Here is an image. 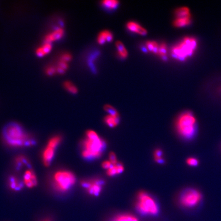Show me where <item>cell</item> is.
<instances>
[{
  "instance_id": "23",
  "label": "cell",
  "mask_w": 221,
  "mask_h": 221,
  "mask_svg": "<svg viewBox=\"0 0 221 221\" xmlns=\"http://www.w3.org/2000/svg\"><path fill=\"white\" fill-rule=\"evenodd\" d=\"M51 49V45L50 43L47 42L40 49H39L37 51V54L39 56H43L45 54L49 53Z\"/></svg>"
},
{
  "instance_id": "1",
  "label": "cell",
  "mask_w": 221,
  "mask_h": 221,
  "mask_svg": "<svg viewBox=\"0 0 221 221\" xmlns=\"http://www.w3.org/2000/svg\"><path fill=\"white\" fill-rule=\"evenodd\" d=\"M5 143L13 148L31 147L36 144L34 138L17 123H11L5 126L2 131Z\"/></svg>"
},
{
  "instance_id": "24",
  "label": "cell",
  "mask_w": 221,
  "mask_h": 221,
  "mask_svg": "<svg viewBox=\"0 0 221 221\" xmlns=\"http://www.w3.org/2000/svg\"><path fill=\"white\" fill-rule=\"evenodd\" d=\"M63 31L61 29L55 31L53 34H51L47 38V42L50 43L51 40H57L60 39L63 35Z\"/></svg>"
},
{
  "instance_id": "28",
  "label": "cell",
  "mask_w": 221,
  "mask_h": 221,
  "mask_svg": "<svg viewBox=\"0 0 221 221\" xmlns=\"http://www.w3.org/2000/svg\"><path fill=\"white\" fill-rule=\"evenodd\" d=\"M104 109L109 115L113 116H119L118 112L116 111L115 108H113L112 106L107 104L104 107Z\"/></svg>"
},
{
  "instance_id": "26",
  "label": "cell",
  "mask_w": 221,
  "mask_h": 221,
  "mask_svg": "<svg viewBox=\"0 0 221 221\" xmlns=\"http://www.w3.org/2000/svg\"><path fill=\"white\" fill-rule=\"evenodd\" d=\"M102 4L108 8L115 9L118 5L119 2L116 0H105L102 2Z\"/></svg>"
},
{
  "instance_id": "17",
  "label": "cell",
  "mask_w": 221,
  "mask_h": 221,
  "mask_svg": "<svg viewBox=\"0 0 221 221\" xmlns=\"http://www.w3.org/2000/svg\"><path fill=\"white\" fill-rule=\"evenodd\" d=\"M124 170V167L123 164L118 163L116 164L113 165L111 168L108 170L107 173L109 176H114L123 172Z\"/></svg>"
},
{
  "instance_id": "9",
  "label": "cell",
  "mask_w": 221,
  "mask_h": 221,
  "mask_svg": "<svg viewBox=\"0 0 221 221\" xmlns=\"http://www.w3.org/2000/svg\"><path fill=\"white\" fill-rule=\"evenodd\" d=\"M23 183L26 187L32 188L38 184V180L36 175L31 168H28L24 172Z\"/></svg>"
},
{
  "instance_id": "13",
  "label": "cell",
  "mask_w": 221,
  "mask_h": 221,
  "mask_svg": "<svg viewBox=\"0 0 221 221\" xmlns=\"http://www.w3.org/2000/svg\"><path fill=\"white\" fill-rule=\"evenodd\" d=\"M14 164L17 170H20L24 166L30 168L29 161L25 156L23 155H20L16 157L14 160Z\"/></svg>"
},
{
  "instance_id": "15",
  "label": "cell",
  "mask_w": 221,
  "mask_h": 221,
  "mask_svg": "<svg viewBox=\"0 0 221 221\" xmlns=\"http://www.w3.org/2000/svg\"><path fill=\"white\" fill-rule=\"evenodd\" d=\"M110 221H139V220L133 214L126 213L118 214L111 218Z\"/></svg>"
},
{
  "instance_id": "27",
  "label": "cell",
  "mask_w": 221,
  "mask_h": 221,
  "mask_svg": "<svg viewBox=\"0 0 221 221\" xmlns=\"http://www.w3.org/2000/svg\"><path fill=\"white\" fill-rule=\"evenodd\" d=\"M155 160L159 164L164 163V160L162 158V152L159 149L156 150L154 153Z\"/></svg>"
},
{
  "instance_id": "2",
  "label": "cell",
  "mask_w": 221,
  "mask_h": 221,
  "mask_svg": "<svg viewBox=\"0 0 221 221\" xmlns=\"http://www.w3.org/2000/svg\"><path fill=\"white\" fill-rule=\"evenodd\" d=\"M82 155L86 160H94L102 156L106 143L95 131L89 130L82 143Z\"/></svg>"
},
{
  "instance_id": "33",
  "label": "cell",
  "mask_w": 221,
  "mask_h": 221,
  "mask_svg": "<svg viewBox=\"0 0 221 221\" xmlns=\"http://www.w3.org/2000/svg\"><path fill=\"white\" fill-rule=\"evenodd\" d=\"M113 165V164H112V163L110 161H105L102 163V167L108 170L111 168Z\"/></svg>"
},
{
  "instance_id": "18",
  "label": "cell",
  "mask_w": 221,
  "mask_h": 221,
  "mask_svg": "<svg viewBox=\"0 0 221 221\" xmlns=\"http://www.w3.org/2000/svg\"><path fill=\"white\" fill-rule=\"evenodd\" d=\"M104 121L108 126L110 128H114L119 124V116H113L108 114L104 118Z\"/></svg>"
},
{
  "instance_id": "5",
  "label": "cell",
  "mask_w": 221,
  "mask_h": 221,
  "mask_svg": "<svg viewBox=\"0 0 221 221\" xmlns=\"http://www.w3.org/2000/svg\"><path fill=\"white\" fill-rule=\"evenodd\" d=\"M136 208L140 213L144 216H156L159 210L156 201L145 192L138 193Z\"/></svg>"
},
{
  "instance_id": "30",
  "label": "cell",
  "mask_w": 221,
  "mask_h": 221,
  "mask_svg": "<svg viewBox=\"0 0 221 221\" xmlns=\"http://www.w3.org/2000/svg\"><path fill=\"white\" fill-rule=\"evenodd\" d=\"M36 221H56L54 216L47 214L45 216H43L36 220Z\"/></svg>"
},
{
  "instance_id": "7",
  "label": "cell",
  "mask_w": 221,
  "mask_h": 221,
  "mask_svg": "<svg viewBox=\"0 0 221 221\" xmlns=\"http://www.w3.org/2000/svg\"><path fill=\"white\" fill-rule=\"evenodd\" d=\"M201 192L195 188H188L184 190L179 197L180 204L187 209L196 208L203 200Z\"/></svg>"
},
{
  "instance_id": "3",
  "label": "cell",
  "mask_w": 221,
  "mask_h": 221,
  "mask_svg": "<svg viewBox=\"0 0 221 221\" xmlns=\"http://www.w3.org/2000/svg\"><path fill=\"white\" fill-rule=\"evenodd\" d=\"M176 129L179 135L185 140H192L196 137L198 131L197 121L192 112H184L176 121Z\"/></svg>"
},
{
  "instance_id": "12",
  "label": "cell",
  "mask_w": 221,
  "mask_h": 221,
  "mask_svg": "<svg viewBox=\"0 0 221 221\" xmlns=\"http://www.w3.org/2000/svg\"><path fill=\"white\" fill-rule=\"evenodd\" d=\"M127 26L128 29L131 32H135L141 35H145L147 34V31L145 28L134 22L128 23Z\"/></svg>"
},
{
  "instance_id": "14",
  "label": "cell",
  "mask_w": 221,
  "mask_h": 221,
  "mask_svg": "<svg viewBox=\"0 0 221 221\" xmlns=\"http://www.w3.org/2000/svg\"><path fill=\"white\" fill-rule=\"evenodd\" d=\"M113 39V34L108 30H104L99 34L97 42L100 45L104 44L106 42H110Z\"/></svg>"
},
{
  "instance_id": "11",
  "label": "cell",
  "mask_w": 221,
  "mask_h": 221,
  "mask_svg": "<svg viewBox=\"0 0 221 221\" xmlns=\"http://www.w3.org/2000/svg\"><path fill=\"white\" fill-rule=\"evenodd\" d=\"M24 183L15 176H11L9 178L8 186L10 189L14 192L19 191L24 187Z\"/></svg>"
},
{
  "instance_id": "16",
  "label": "cell",
  "mask_w": 221,
  "mask_h": 221,
  "mask_svg": "<svg viewBox=\"0 0 221 221\" xmlns=\"http://www.w3.org/2000/svg\"><path fill=\"white\" fill-rule=\"evenodd\" d=\"M192 22L191 15H188L187 17L183 18H176L174 22V25L176 27H183L187 26L191 24Z\"/></svg>"
},
{
  "instance_id": "8",
  "label": "cell",
  "mask_w": 221,
  "mask_h": 221,
  "mask_svg": "<svg viewBox=\"0 0 221 221\" xmlns=\"http://www.w3.org/2000/svg\"><path fill=\"white\" fill-rule=\"evenodd\" d=\"M81 184L89 195L97 197L102 192L103 187L104 185V181L98 179L86 180L82 181Z\"/></svg>"
},
{
  "instance_id": "20",
  "label": "cell",
  "mask_w": 221,
  "mask_h": 221,
  "mask_svg": "<svg viewBox=\"0 0 221 221\" xmlns=\"http://www.w3.org/2000/svg\"><path fill=\"white\" fill-rule=\"evenodd\" d=\"M61 140H62L61 137L59 135H56L49 139L47 145L56 149L60 143H61Z\"/></svg>"
},
{
  "instance_id": "22",
  "label": "cell",
  "mask_w": 221,
  "mask_h": 221,
  "mask_svg": "<svg viewBox=\"0 0 221 221\" xmlns=\"http://www.w3.org/2000/svg\"><path fill=\"white\" fill-rule=\"evenodd\" d=\"M147 49L150 51L155 54H158L159 45L154 41H148L146 44Z\"/></svg>"
},
{
  "instance_id": "31",
  "label": "cell",
  "mask_w": 221,
  "mask_h": 221,
  "mask_svg": "<svg viewBox=\"0 0 221 221\" xmlns=\"http://www.w3.org/2000/svg\"><path fill=\"white\" fill-rule=\"evenodd\" d=\"M65 86L66 89L72 93H76L77 92V89L74 86L71 84V82H66Z\"/></svg>"
},
{
  "instance_id": "25",
  "label": "cell",
  "mask_w": 221,
  "mask_h": 221,
  "mask_svg": "<svg viewBox=\"0 0 221 221\" xmlns=\"http://www.w3.org/2000/svg\"><path fill=\"white\" fill-rule=\"evenodd\" d=\"M167 46L165 44L163 43L159 45L158 54L163 60L166 61L167 60Z\"/></svg>"
},
{
  "instance_id": "29",
  "label": "cell",
  "mask_w": 221,
  "mask_h": 221,
  "mask_svg": "<svg viewBox=\"0 0 221 221\" xmlns=\"http://www.w3.org/2000/svg\"><path fill=\"white\" fill-rule=\"evenodd\" d=\"M187 163L188 166L195 167L199 165V162L198 159L196 158L189 157L187 159Z\"/></svg>"
},
{
  "instance_id": "6",
  "label": "cell",
  "mask_w": 221,
  "mask_h": 221,
  "mask_svg": "<svg viewBox=\"0 0 221 221\" xmlns=\"http://www.w3.org/2000/svg\"><path fill=\"white\" fill-rule=\"evenodd\" d=\"M196 39L192 37H186L172 49L173 57L184 61L192 55L197 48Z\"/></svg>"
},
{
  "instance_id": "19",
  "label": "cell",
  "mask_w": 221,
  "mask_h": 221,
  "mask_svg": "<svg viewBox=\"0 0 221 221\" xmlns=\"http://www.w3.org/2000/svg\"><path fill=\"white\" fill-rule=\"evenodd\" d=\"M116 46L118 50V53L120 57L125 59L128 56V51L122 42L117 41L116 43Z\"/></svg>"
},
{
  "instance_id": "4",
  "label": "cell",
  "mask_w": 221,
  "mask_h": 221,
  "mask_svg": "<svg viewBox=\"0 0 221 221\" xmlns=\"http://www.w3.org/2000/svg\"><path fill=\"white\" fill-rule=\"evenodd\" d=\"M76 177L71 171L61 170L54 173L52 179V185L55 191L60 193H66L73 187Z\"/></svg>"
},
{
  "instance_id": "10",
  "label": "cell",
  "mask_w": 221,
  "mask_h": 221,
  "mask_svg": "<svg viewBox=\"0 0 221 221\" xmlns=\"http://www.w3.org/2000/svg\"><path fill=\"white\" fill-rule=\"evenodd\" d=\"M55 149L50 146H47L42 153V161L46 166H49L54 158Z\"/></svg>"
},
{
  "instance_id": "32",
  "label": "cell",
  "mask_w": 221,
  "mask_h": 221,
  "mask_svg": "<svg viewBox=\"0 0 221 221\" xmlns=\"http://www.w3.org/2000/svg\"><path fill=\"white\" fill-rule=\"evenodd\" d=\"M109 161H110L112 163V164H113V165H115V164H116L118 163V162H117V158H116V157L115 155L113 152H111L110 153V155H109Z\"/></svg>"
},
{
  "instance_id": "21",
  "label": "cell",
  "mask_w": 221,
  "mask_h": 221,
  "mask_svg": "<svg viewBox=\"0 0 221 221\" xmlns=\"http://www.w3.org/2000/svg\"><path fill=\"white\" fill-rule=\"evenodd\" d=\"M175 14L177 18L187 17L191 15L189 8L186 7H182L177 9L175 11Z\"/></svg>"
}]
</instances>
